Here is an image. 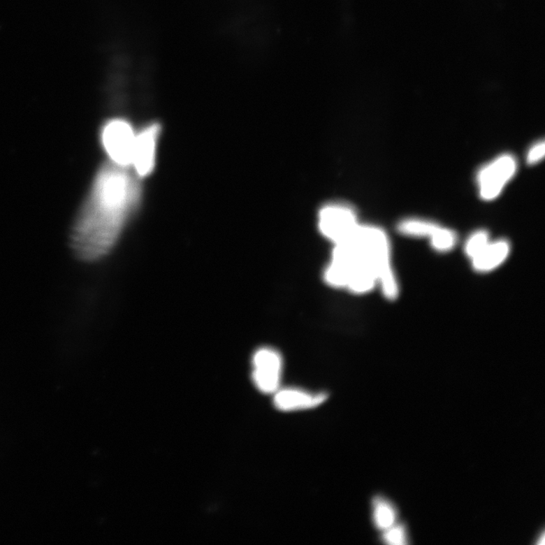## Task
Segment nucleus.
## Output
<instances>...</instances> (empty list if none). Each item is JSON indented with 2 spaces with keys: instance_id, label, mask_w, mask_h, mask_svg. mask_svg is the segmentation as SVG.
<instances>
[{
  "instance_id": "1",
  "label": "nucleus",
  "mask_w": 545,
  "mask_h": 545,
  "mask_svg": "<svg viewBox=\"0 0 545 545\" xmlns=\"http://www.w3.org/2000/svg\"><path fill=\"white\" fill-rule=\"evenodd\" d=\"M140 197L139 183L126 167L105 164L73 227L71 243L77 256L85 261L104 256L119 238Z\"/></svg>"
},
{
  "instance_id": "2",
  "label": "nucleus",
  "mask_w": 545,
  "mask_h": 545,
  "mask_svg": "<svg viewBox=\"0 0 545 545\" xmlns=\"http://www.w3.org/2000/svg\"><path fill=\"white\" fill-rule=\"evenodd\" d=\"M284 358L277 349L263 347L252 358V378L254 386L263 394H275L280 388L284 371Z\"/></svg>"
},
{
  "instance_id": "3",
  "label": "nucleus",
  "mask_w": 545,
  "mask_h": 545,
  "mask_svg": "<svg viewBox=\"0 0 545 545\" xmlns=\"http://www.w3.org/2000/svg\"><path fill=\"white\" fill-rule=\"evenodd\" d=\"M136 135L132 126L122 119L106 123L101 132L103 147L112 162L117 166L131 165Z\"/></svg>"
},
{
  "instance_id": "4",
  "label": "nucleus",
  "mask_w": 545,
  "mask_h": 545,
  "mask_svg": "<svg viewBox=\"0 0 545 545\" xmlns=\"http://www.w3.org/2000/svg\"><path fill=\"white\" fill-rule=\"evenodd\" d=\"M516 170L517 162L510 154H504L487 164L477 177L480 197L486 201L498 197Z\"/></svg>"
},
{
  "instance_id": "5",
  "label": "nucleus",
  "mask_w": 545,
  "mask_h": 545,
  "mask_svg": "<svg viewBox=\"0 0 545 545\" xmlns=\"http://www.w3.org/2000/svg\"><path fill=\"white\" fill-rule=\"evenodd\" d=\"M360 225L353 209L342 204H331L321 209L318 227L324 238L333 245L347 240Z\"/></svg>"
},
{
  "instance_id": "6",
  "label": "nucleus",
  "mask_w": 545,
  "mask_h": 545,
  "mask_svg": "<svg viewBox=\"0 0 545 545\" xmlns=\"http://www.w3.org/2000/svg\"><path fill=\"white\" fill-rule=\"evenodd\" d=\"M161 126L152 123L136 135L132 165L141 177L150 175L156 166V154Z\"/></svg>"
},
{
  "instance_id": "7",
  "label": "nucleus",
  "mask_w": 545,
  "mask_h": 545,
  "mask_svg": "<svg viewBox=\"0 0 545 545\" xmlns=\"http://www.w3.org/2000/svg\"><path fill=\"white\" fill-rule=\"evenodd\" d=\"M274 395L275 407L286 412L314 408L328 398L326 393H312L298 388H279Z\"/></svg>"
},
{
  "instance_id": "8",
  "label": "nucleus",
  "mask_w": 545,
  "mask_h": 545,
  "mask_svg": "<svg viewBox=\"0 0 545 545\" xmlns=\"http://www.w3.org/2000/svg\"><path fill=\"white\" fill-rule=\"evenodd\" d=\"M511 249L510 243L505 240L490 241L483 252L471 260L472 267L481 274L494 271L507 261Z\"/></svg>"
},
{
  "instance_id": "9",
  "label": "nucleus",
  "mask_w": 545,
  "mask_h": 545,
  "mask_svg": "<svg viewBox=\"0 0 545 545\" xmlns=\"http://www.w3.org/2000/svg\"><path fill=\"white\" fill-rule=\"evenodd\" d=\"M439 227V224L430 221L410 218L400 222L398 231L400 233L411 238L430 239Z\"/></svg>"
},
{
  "instance_id": "10",
  "label": "nucleus",
  "mask_w": 545,
  "mask_h": 545,
  "mask_svg": "<svg viewBox=\"0 0 545 545\" xmlns=\"http://www.w3.org/2000/svg\"><path fill=\"white\" fill-rule=\"evenodd\" d=\"M397 514L394 506L386 500L377 497L374 502V522L377 528L385 531L395 524Z\"/></svg>"
},
{
  "instance_id": "11",
  "label": "nucleus",
  "mask_w": 545,
  "mask_h": 545,
  "mask_svg": "<svg viewBox=\"0 0 545 545\" xmlns=\"http://www.w3.org/2000/svg\"><path fill=\"white\" fill-rule=\"evenodd\" d=\"M429 240L434 250L444 253L451 251L456 247L458 236L456 232L439 226Z\"/></svg>"
},
{
  "instance_id": "12",
  "label": "nucleus",
  "mask_w": 545,
  "mask_h": 545,
  "mask_svg": "<svg viewBox=\"0 0 545 545\" xmlns=\"http://www.w3.org/2000/svg\"><path fill=\"white\" fill-rule=\"evenodd\" d=\"M489 234L486 231H477L472 233L465 245V252L471 261L476 258L486 247L490 242Z\"/></svg>"
},
{
  "instance_id": "13",
  "label": "nucleus",
  "mask_w": 545,
  "mask_h": 545,
  "mask_svg": "<svg viewBox=\"0 0 545 545\" xmlns=\"http://www.w3.org/2000/svg\"><path fill=\"white\" fill-rule=\"evenodd\" d=\"M383 541L392 545H404L407 542V534L405 526L402 524L393 525L385 530Z\"/></svg>"
},
{
  "instance_id": "14",
  "label": "nucleus",
  "mask_w": 545,
  "mask_h": 545,
  "mask_svg": "<svg viewBox=\"0 0 545 545\" xmlns=\"http://www.w3.org/2000/svg\"><path fill=\"white\" fill-rule=\"evenodd\" d=\"M545 154L544 142L540 141L535 143L527 154V161L530 165L539 163L543 159Z\"/></svg>"
}]
</instances>
